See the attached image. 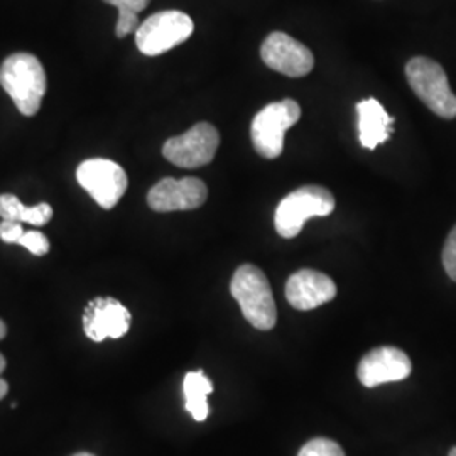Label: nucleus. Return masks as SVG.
<instances>
[{
  "mask_svg": "<svg viewBox=\"0 0 456 456\" xmlns=\"http://www.w3.org/2000/svg\"><path fill=\"white\" fill-rule=\"evenodd\" d=\"M0 85L20 114L33 117L41 109L46 94V71L33 54L16 53L0 66Z\"/></svg>",
  "mask_w": 456,
  "mask_h": 456,
  "instance_id": "f257e3e1",
  "label": "nucleus"
},
{
  "mask_svg": "<svg viewBox=\"0 0 456 456\" xmlns=\"http://www.w3.org/2000/svg\"><path fill=\"white\" fill-rule=\"evenodd\" d=\"M230 293L239 303L245 320L254 328L269 331L276 326L277 310L273 289L259 267L252 264L240 265L230 281Z\"/></svg>",
  "mask_w": 456,
  "mask_h": 456,
  "instance_id": "f03ea898",
  "label": "nucleus"
},
{
  "mask_svg": "<svg viewBox=\"0 0 456 456\" xmlns=\"http://www.w3.org/2000/svg\"><path fill=\"white\" fill-rule=\"evenodd\" d=\"M335 210V196L330 190L308 184L286 196L274 215L276 232L284 239H294L313 216H328Z\"/></svg>",
  "mask_w": 456,
  "mask_h": 456,
  "instance_id": "7ed1b4c3",
  "label": "nucleus"
},
{
  "mask_svg": "<svg viewBox=\"0 0 456 456\" xmlns=\"http://www.w3.org/2000/svg\"><path fill=\"white\" fill-rule=\"evenodd\" d=\"M406 77L412 92L431 112L443 118H455L456 95L440 63L423 56L412 58L406 65Z\"/></svg>",
  "mask_w": 456,
  "mask_h": 456,
  "instance_id": "20e7f679",
  "label": "nucleus"
},
{
  "mask_svg": "<svg viewBox=\"0 0 456 456\" xmlns=\"http://www.w3.org/2000/svg\"><path fill=\"white\" fill-rule=\"evenodd\" d=\"M195 24L180 11H163L147 17L135 31V45L146 56H159L191 37Z\"/></svg>",
  "mask_w": 456,
  "mask_h": 456,
  "instance_id": "39448f33",
  "label": "nucleus"
},
{
  "mask_svg": "<svg viewBox=\"0 0 456 456\" xmlns=\"http://www.w3.org/2000/svg\"><path fill=\"white\" fill-rule=\"evenodd\" d=\"M301 118V107L291 98L274 102L264 107L252 122V142L256 151L267 158L276 159L284 149V134Z\"/></svg>",
  "mask_w": 456,
  "mask_h": 456,
  "instance_id": "423d86ee",
  "label": "nucleus"
},
{
  "mask_svg": "<svg viewBox=\"0 0 456 456\" xmlns=\"http://www.w3.org/2000/svg\"><path fill=\"white\" fill-rule=\"evenodd\" d=\"M77 181L97 201L98 207L105 210L114 208L129 186L124 167L103 158L83 161L77 169Z\"/></svg>",
  "mask_w": 456,
  "mask_h": 456,
  "instance_id": "0eeeda50",
  "label": "nucleus"
},
{
  "mask_svg": "<svg viewBox=\"0 0 456 456\" xmlns=\"http://www.w3.org/2000/svg\"><path fill=\"white\" fill-rule=\"evenodd\" d=\"M220 146V134L212 124L200 122L178 137L164 142L163 156L178 167L195 169L213 161Z\"/></svg>",
  "mask_w": 456,
  "mask_h": 456,
  "instance_id": "6e6552de",
  "label": "nucleus"
},
{
  "mask_svg": "<svg viewBox=\"0 0 456 456\" xmlns=\"http://www.w3.org/2000/svg\"><path fill=\"white\" fill-rule=\"evenodd\" d=\"M261 56L271 69L291 78L306 77L314 68L310 49L286 33L269 34L262 43Z\"/></svg>",
  "mask_w": 456,
  "mask_h": 456,
  "instance_id": "1a4fd4ad",
  "label": "nucleus"
},
{
  "mask_svg": "<svg viewBox=\"0 0 456 456\" xmlns=\"http://www.w3.org/2000/svg\"><path fill=\"white\" fill-rule=\"evenodd\" d=\"M208 198L207 184L198 178H166L147 193V205L159 213L184 212L200 208Z\"/></svg>",
  "mask_w": 456,
  "mask_h": 456,
  "instance_id": "9d476101",
  "label": "nucleus"
},
{
  "mask_svg": "<svg viewBox=\"0 0 456 456\" xmlns=\"http://www.w3.org/2000/svg\"><path fill=\"white\" fill-rule=\"evenodd\" d=\"M131 313L114 297H95L83 313L85 335L94 342L122 338L131 328Z\"/></svg>",
  "mask_w": 456,
  "mask_h": 456,
  "instance_id": "9b49d317",
  "label": "nucleus"
},
{
  "mask_svg": "<svg viewBox=\"0 0 456 456\" xmlns=\"http://www.w3.org/2000/svg\"><path fill=\"white\" fill-rule=\"evenodd\" d=\"M412 370L408 355L395 346H379L360 360L357 375L360 384L372 389L387 382L408 379Z\"/></svg>",
  "mask_w": 456,
  "mask_h": 456,
  "instance_id": "f8f14e48",
  "label": "nucleus"
},
{
  "mask_svg": "<svg viewBox=\"0 0 456 456\" xmlns=\"http://www.w3.org/2000/svg\"><path fill=\"white\" fill-rule=\"evenodd\" d=\"M337 296L331 277L313 269L294 273L286 282V297L294 310L310 311L330 303Z\"/></svg>",
  "mask_w": 456,
  "mask_h": 456,
  "instance_id": "ddd939ff",
  "label": "nucleus"
},
{
  "mask_svg": "<svg viewBox=\"0 0 456 456\" xmlns=\"http://www.w3.org/2000/svg\"><path fill=\"white\" fill-rule=\"evenodd\" d=\"M359 114L360 144L374 151L375 147L386 144L391 137L394 118L386 112L382 103L375 98H367L357 103Z\"/></svg>",
  "mask_w": 456,
  "mask_h": 456,
  "instance_id": "4468645a",
  "label": "nucleus"
},
{
  "mask_svg": "<svg viewBox=\"0 0 456 456\" xmlns=\"http://www.w3.org/2000/svg\"><path fill=\"white\" fill-rule=\"evenodd\" d=\"M0 218L43 227L53 218V208L48 203L28 207L16 195H0Z\"/></svg>",
  "mask_w": 456,
  "mask_h": 456,
  "instance_id": "2eb2a0df",
  "label": "nucleus"
},
{
  "mask_svg": "<svg viewBox=\"0 0 456 456\" xmlns=\"http://www.w3.org/2000/svg\"><path fill=\"white\" fill-rule=\"evenodd\" d=\"M183 391L186 399V411L195 418V421H205L208 418V394L213 392V384L203 370L188 372L183 382Z\"/></svg>",
  "mask_w": 456,
  "mask_h": 456,
  "instance_id": "dca6fc26",
  "label": "nucleus"
},
{
  "mask_svg": "<svg viewBox=\"0 0 456 456\" xmlns=\"http://www.w3.org/2000/svg\"><path fill=\"white\" fill-rule=\"evenodd\" d=\"M117 7L118 19L115 26L117 37H126L127 34L135 33L139 28V12H142L151 0H103Z\"/></svg>",
  "mask_w": 456,
  "mask_h": 456,
  "instance_id": "f3484780",
  "label": "nucleus"
},
{
  "mask_svg": "<svg viewBox=\"0 0 456 456\" xmlns=\"http://www.w3.org/2000/svg\"><path fill=\"white\" fill-rule=\"evenodd\" d=\"M297 456H345L342 446L335 441L326 438H316L311 440L301 448Z\"/></svg>",
  "mask_w": 456,
  "mask_h": 456,
  "instance_id": "a211bd4d",
  "label": "nucleus"
},
{
  "mask_svg": "<svg viewBox=\"0 0 456 456\" xmlns=\"http://www.w3.org/2000/svg\"><path fill=\"white\" fill-rule=\"evenodd\" d=\"M17 245L28 248L33 256H37V257H43L49 252V240L46 239V235L41 232H34V230L24 232V235L20 237Z\"/></svg>",
  "mask_w": 456,
  "mask_h": 456,
  "instance_id": "6ab92c4d",
  "label": "nucleus"
},
{
  "mask_svg": "<svg viewBox=\"0 0 456 456\" xmlns=\"http://www.w3.org/2000/svg\"><path fill=\"white\" fill-rule=\"evenodd\" d=\"M443 265H444L446 274L456 282V225L450 232L444 247H443Z\"/></svg>",
  "mask_w": 456,
  "mask_h": 456,
  "instance_id": "aec40b11",
  "label": "nucleus"
},
{
  "mask_svg": "<svg viewBox=\"0 0 456 456\" xmlns=\"http://www.w3.org/2000/svg\"><path fill=\"white\" fill-rule=\"evenodd\" d=\"M22 235H24L22 224L11 222V220H2V224H0V240L2 242H5V244H19Z\"/></svg>",
  "mask_w": 456,
  "mask_h": 456,
  "instance_id": "412c9836",
  "label": "nucleus"
},
{
  "mask_svg": "<svg viewBox=\"0 0 456 456\" xmlns=\"http://www.w3.org/2000/svg\"><path fill=\"white\" fill-rule=\"evenodd\" d=\"M7 392H9V386H7V382L0 377V399H4V397L7 395Z\"/></svg>",
  "mask_w": 456,
  "mask_h": 456,
  "instance_id": "4be33fe9",
  "label": "nucleus"
},
{
  "mask_svg": "<svg viewBox=\"0 0 456 456\" xmlns=\"http://www.w3.org/2000/svg\"><path fill=\"white\" fill-rule=\"evenodd\" d=\"M5 335H7V326L0 320V340H4Z\"/></svg>",
  "mask_w": 456,
  "mask_h": 456,
  "instance_id": "5701e85b",
  "label": "nucleus"
},
{
  "mask_svg": "<svg viewBox=\"0 0 456 456\" xmlns=\"http://www.w3.org/2000/svg\"><path fill=\"white\" fill-rule=\"evenodd\" d=\"M5 370V359H4V355L0 354V374Z\"/></svg>",
  "mask_w": 456,
  "mask_h": 456,
  "instance_id": "b1692460",
  "label": "nucleus"
},
{
  "mask_svg": "<svg viewBox=\"0 0 456 456\" xmlns=\"http://www.w3.org/2000/svg\"><path fill=\"white\" fill-rule=\"evenodd\" d=\"M448 456H456V446L453 448V450H452V452H450V455Z\"/></svg>",
  "mask_w": 456,
  "mask_h": 456,
  "instance_id": "393cba45",
  "label": "nucleus"
},
{
  "mask_svg": "<svg viewBox=\"0 0 456 456\" xmlns=\"http://www.w3.org/2000/svg\"><path fill=\"white\" fill-rule=\"evenodd\" d=\"M73 456H94V455H90V453H77V455H73Z\"/></svg>",
  "mask_w": 456,
  "mask_h": 456,
  "instance_id": "a878e982",
  "label": "nucleus"
}]
</instances>
